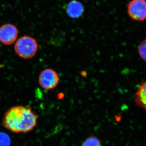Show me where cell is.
Wrapping results in <instances>:
<instances>
[{"mask_svg": "<svg viewBox=\"0 0 146 146\" xmlns=\"http://www.w3.org/2000/svg\"><path fill=\"white\" fill-rule=\"evenodd\" d=\"M38 118L31 108L17 106L11 108L5 113L3 125L4 127L14 133H25L36 126Z\"/></svg>", "mask_w": 146, "mask_h": 146, "instance_id": "cell-1", "label": "cell"}, {"mask_svg": "<svg viewBox=\"0 0 146 146\" xmlns=\"http://www.w3.org/2000/svg\"><path fill=\"white\" fill-rule=\"evenodd\" d=\"M38 49L36 40L31 36L25 35L16 41L14 50L18 56L24 59H29L35 56Z\"/></svg>", "mask_w": 146, "mask_h": 146, "instance_id": "cell-2", "label": "cell"}, {"mask_svg": "<svg viewBox=\"0 0 146 146\" xmlns=\"http://www.w3.org/2000/svg\"><path fill=\"white\" fill-rule=\"evenodd\" d=\"M59 81V76L52 69H45L42 71L39 76V85L45 90L54 89L57 86Z\"/></svg>", "mask_w": 146, "mask_h": 146, "instance_id": "cell-3", "label": "cell"}, {"mask_svg": "<svg viewBox=\"0 0 146 146\" xmlns=\"http://www.w3.org/2000/svg\"><path fill=\"white\" fill-rule=\"evenodd\" d=\"M129 16L135 21H141L146 19L145 0H132L127 5Z\"/></svg>", "mask_w": 146, "mask_h": 146, "instance_id": "cell-4", "label": "cell"}, {"mask_svg": "<svg viewBox=\"0 0 146 146\" xmlns=\"http://www.w3.org/2000/svg\"><path fill=\"white\" fill-rule=\"evenodd\" d=\"M18 29L14 25L6 24L0 27V42L3 44L10 45L18 38Z\"/></svg>", "mask_w": 146, "mask_h": 146, "instance_id": "cell-5", "label": "cell"}, {"mask_svg": "<svg viewBox=\"0 0 146 146\" xmlns=\"http://www.w3.org/2000/svg\"><path fill=\"white\" fill-rule=\"evenodd\" d=\"M65 10L69 17L76 19L82 16L84 8L83 5L80 2L76 0H73L66 5Z\"/></svg>", "mask_w": 146, "mask_h": 146, "instance_id": "cell-6", "label": "cell"}, {"mask_svg": "<svg viewBox=\"0 0 146 146\" xmlns=\"http://www.w3.org/2000/svg\"><path fill=\"white\" fill-rule=\"evenodd\" d=\"M136 104L146 110V82L141 84L136 94Z\"/></svg>", "mask_w": 146, "mask_h": 146, "instance_id": "cell-7", "label": "cell"}, {"mask_svg": "<svg viewBox=\"0 0 146 146\" xmlns=\"http://www.w3.org/2000/svg\"><path fill=\"white\" fill-rule=\"evenodd\" d=\"M82 146H102V141L94 136H90L84 141Z\"/></svg>", "mask_w": 146, "mask_h": 146, "instance_id": "cell-8", "label": "cell"}, {"mask_svg": "<svg viewBox=\"0 0 146 146\" xmlns=\"http://www.w3.org/2000/svg\"><path fill=\"white\" fill-rule=\"evenodd\" d=\"M11 143L10 138L5 133H0V146H9Z\"/></svg>", "mask_w": 146, "mask_h": 146, "instance_id": "cell-9", "label": "cell"}, {"mask_svg": "<svg viewBox=\"0 0 146 146\" xmlns=\"http://www.w3.org/2000/svg\"><path fill=\"white\" fill-rule=\"evenodd\" d=\"M138 52L141 58L146 60V39L143 41L138 47Z\"/></svg>", "mask_w": 146, "mask_h": 146, "instance_id": "cell-10", "label": "cell"}, {"mask_svg": "<svg viewBox=\"0 0 146 146\" xmlns=\"http://www.w3.org/2000/svg\"><path fill=\"white\" fill-rule=\"evenodd\" d=\"M2 67V65H1V64H0V69H1V68Z\"/></svg>", "mask_w": 146, "mask_h": 146, "instance_id": "cell-11", "label": "cell"}]
</instances>
